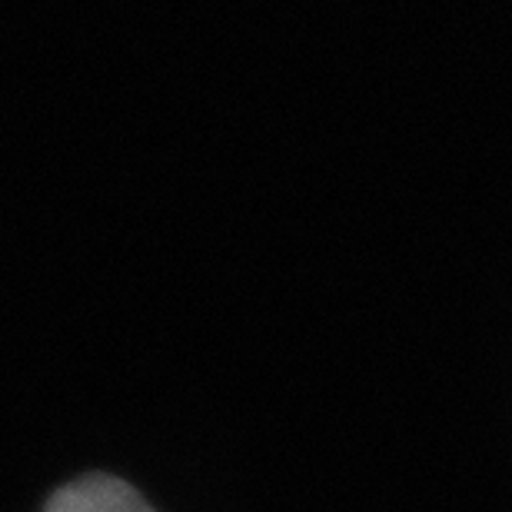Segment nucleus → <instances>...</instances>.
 Listing matches in <instances>:
<instances>
[{"instance_id":"obj_1","label":"nucleus","mask_w":512,"mask_h":512,"mask_svg":"<svg viewBox=\"0 0 512 512\" xmlns=\"http://www.w3.org/2000/svg\"><path fill=\"white\" fill-rule=\"evenodd\" d=\"M44 512H153L137 489L114 476H84L57 489Z\"/></svg>"}]
</instances>
